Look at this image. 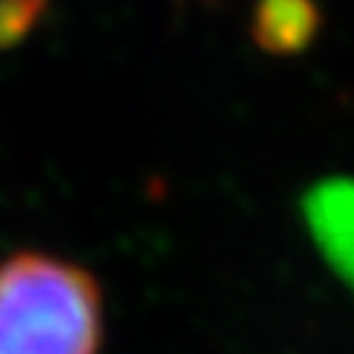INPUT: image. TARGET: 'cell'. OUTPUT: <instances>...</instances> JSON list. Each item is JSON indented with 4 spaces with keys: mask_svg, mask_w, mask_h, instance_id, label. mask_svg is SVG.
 <instances>
[{
    "mask_svg": "<svg viewBox=\"0 0 354 354\" xmlns=\"http://www.w3.org/2000/svg\"><path fill=\"white\" fill-rule=\"evenodd\" d=\"M101 286L86 269L48 254L0 263V354H97Z\"/></svg>",
    "mask_w": 354,
    "mask_h": 354,
    "instance_id": "obj_1",
    "label": "cell"
},
{
    "mask_svg": "<svg viewBox=\"0 0 354 354\" xmlns=\"http://www.w3.org/2000/svg\"><path fill=\"white\" fill-rule=\"evenodd\" d=\"M301 213L316 248L354 292V177H325L301 198Z\"/></svg>",
    "mask_w": 354,
    "mask_h": 354,
    "instance_id": "obj_2",
    "label": "cell"
},
{
    "mask_svg": "<svg viewBox=\"0 0 354 354\" xmlns=\"http://www.w3.org/2000/svg\"><path fill=\"white\" fill-rule=\"evenodd\" d=\"M316 0H257L251 9V41L269 57H298L322 30Z\"/></svg>",
    "mask_w": 354,
    "mask_h": 354,
    "instance_id": "obj_3",
    "label": "cell"
},
{
    "mask_svg": "<svg viewBox=\"0 0 354 354\" xmlns=\"http://www.w3.org/2000/svg\"><path fill=\"white\" fill-rule=\"evenodd\" d=\"M44 9V0H3L0 6V41L21 39L36 24Z\"/></svg>",
    "mask_w": 354,
    "mask_h": 354,
    "instance_id": "obj_4",
    "label": "cell"
}]
</instances>
